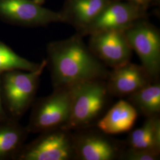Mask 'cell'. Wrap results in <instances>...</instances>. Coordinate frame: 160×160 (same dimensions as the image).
<instances>
[{"instance_id":"12","label":"cell","mask_w":160,"mask_h":160,"mask_svg":"<svg viewBox=\"0 0 160 160\" xmlns=\"http://www.w3.org/2000/svg\"><path fill=\"white\" fill-rule=\"evenodd\" d=\"M113 0H65L60 13L62 23L81 34Z\"/></svg>"},{"instance_id":"4","label":"cell","mask_w":160,"mask_h":160,"mask_svg":"<svg viewBox=\"0 0 160 160\" xmlns=\"http://www.w3.org/2000/svg\"><path fill=\"white\" fill-rule=\"evenodd\" d=\"M75 160H119L123 143L92 126L72 132Z\"/></svg>"},{"instance_id":"11","label":"cell","mask_w":160,"mask_h":160,"mask_svg":"<svg viewBox=\"0 0 160 160\" xmlns=\"http://www.w3.org/2000/svg\"><path fill=\"white\" fill-rule=\"evenodd\" d=\"M153 81L141 65L131 62L112 69L106 80L111 96L120 98L131 96Z\"/></svg>"},{"instance_id":"15","label":"cell","mask_w":160,"mask_h":160,"mask_svg":"<svg viewBox=\"0 0 160 160\" xmlns=\"http://www.w3.org/2000/svg\"><path fill=\"white\" fill-rule=\"evenodd\" d=\"M128 102L146 118L160 116V83L155 81L128 96Z\"/></svg>"},{"instance_id":"21","label":"cell","mask_w":160,"mask_h":160,"mask_svg":"<svg viewBox=\"0 0 160 160\" xmlns=\"http://www.w3.org/2000/svg\"><path fill=\"white\" fill-rule=\"evenodd\" d=\"M1 112V98H0V112Z\"/></svg>"},{"instance_id":"1","label":"cell","mask_w":160,"mask_h":160,"mask_svg":"<svg viewBox=\"0 0 160 160\" xmlns=\"http://www.w3.org/2000/svg\"><path fill=\"white\" fill-rule=\"evenodd\" d=\"M54 88H69L81 82L106 80L109 71L91 51L78 33L48 47Z\"/></svg>"},{"instance_id":"19","label":"cell","mask_w":160,"mask_h":160,"mask_svg":"<svg viewBox=\"0 0 160 160\" xmlns=\"http://www.w3.org/2000/svg\"><path fill=\"white\" fill-rule=\"evenodd\" d=\"M124 1H130L132 2L135 3L138 5L143 6L147 8H149L150 5L153 4L154 3H157L158 1H160V0H124Z\"/></svg>"},{"instance_id":"10","label":"cell","mask_w":160,"mask_h":160,"mask_svg":"<svg viewBox=\"0 0 160 160\" xmlns=\"http://www.w3.org/2000/svg\"><path fill=\"white\" fill-rule=\"evenodd\" d=\"M0 15L10 20L29 26L62 23L60 12L45 8L33 0H0Z\"/></svg>"},{"instance_id":"17","label":"cell","mask_w":160,"mask_h":160,"mask_svg":"<svg viewBox=\"0 0 160 160\" xmlns=\"http://www.w3.org/2000/svg\"><path fill=\"white\" fill-rule=\"evenodd\" d=\"M20 140V134L10 128L0 130V156L15 148Z\"/></svg>"},{"instance_id":"16","label":"cell","mask_w":160,"mask_h":160,"mask_svg":"<svg viewBox=\"0 0 160 160\" xmlns=\"http://www.w3.org/2000/svg\"><path fill=\"white\" fill-rule=\"evenodd\" d=\"M41 63H33L18 56L8 47L0 42V72L14 69L33 71L39 68Z\"/></svg>"},{"instance_id":"7","label":"cell","mask_w":160,"mask_h":160,"mask_svg":"<svg viewBox=\"0 0 160 160\" xmlns=\"http://www.w3.org/2000/svg\"><path fill=\"white\" fill-rule=\"evenodd\" d=\"M70 103V88H55L51 95L37 105L32 116V129L46 132L63 127L68 120Z\"/></svg>"},{"instance_id":"14","label":"cell","mask_w":160,"mask_h":160,"mask_svg":"<svg viewBox=\"0 0 160 160\" xmlns=\"http://www.w3.org/2000/svg\"><path fill=\"white\" fill-rule=\"evenodd\" d=\"M123 144L129 148L160 152V116L146 118L141 126L129 133Z\"/></svg>"},{"instance_id":"5","label":"cell","mask_w":160,"mask_h":160,"mask_svg":"<svg viewBox=\"0 0 160 160\" xmlns=\"http://www.w3.org/2000/svg\"><path fill=\"white\" fill-rule=\"evenodd\" d=\"M148 9L130 1L113 0L80 35L83 37L108 30H125L137 21L148 18Z\"/></svg>"},{"instance_id":"18","label":"cell","mask_w":160,"mask_h":160,"mask_svg":"<svg viewBox=\"0 0 160 160\" xmlns=\"http://www.w3.org/2000/svg\"><path fill=\"white\" fill-rule=\"evenodd\" d=\"M160 152L148 150L123 148L120 153L121 160H160Z\"/></svg>"},{"instance_id":"20","label":"cell","mask_w":160,"mask_h":160,"mask_svg":"<svg viewBox=\"0 0 160 160\" xmlns=\"http://www.w3.org/2000/svg\"><path fill=\"white\" fill-rule=\"evenodd\" d=\"M33 1H34L35 2H36V3H38V4H40V5H42L45 2V0H33Z\"/></svg>"},{"instance_id":"9","label":"cell","mask_w":160,"mask_h":160,"mask_svg":"<svg viewBox=\"0 0 160 160\" xmlns=\"http://www.w3.org/2000/svg\"><path fill=\"white\" fill-rule=\"evenodd\" d=\"M47 62L43 61L40 67L27 72H11L5 77L6 97L12 111L21 113L31 103L34 97L38 81Z\"/></svg>"},{"instance_id":"6","label":"cell","mask_w":160,"mask_h":160,"mask_svg":"<svg viewBox=\"0 0 160 160\" xmlns=\"http://www.w3.org/2000/svg\"><path fill=\"white\" fill-rule=\"evenodd\" d=\"M89 36L88 48L107 67L114 68L130 62L133 51L124 30H103Z\"/></svg>"},{"instance_id":"13","label":"cell","mask_w":160,"mask_h":160,"mask_svg":"<svg viewBox=\"0 0 160 160\" xmlns=\"http://www.w3.org/2000/svg\"><path fill=\"white\" fill-rule=\"evenodd\" d=\"M138 115L137 110L131 103L121 99L105 112L96 125L106 135L120 134L131 131Z\"/></svg>"},{"instance_id":"8","label":"cell","mask_w":160,"mask_h":160,"mask_svg":"<svg viewBox=\"0 0 160 160\" xmlns=\"http://www.w3.org/2000/svg\"><path fill=\"white\" fill-rule=\"evenodd\" d=\"M44 132L26 150L24 160H75L72 131L60 128Z\"/></svg>"},{"instance_id":"3","label":"cell","mask_w":160,"mask_h":160,"mask_svg":"<svg viewBox=\"0 0 160 160\" xmlns=\"http://www.w3.org/2000/svg\"><path fill=\"white\" fill-rule=\"evenodd\" d=\"M132 51L141 65L155 81L160 74V33L147 18L137 21L124 30Z\"/></svg>"},{"instance_id":"2","label":"cell","mask_w":160,"mask_h":160,"mask_svg":"<svg viewBox=\"0 0 160 160\" xmlns=\"http://www.w3.org/2000/svg\"><path fill=\"white\" fill-rule=\"evenodd\" d=\"M69 88V116L62 128L74 131L92 126L106 112L112 97L106 80L88 81Z\"/></svg>"}]
</instances>
